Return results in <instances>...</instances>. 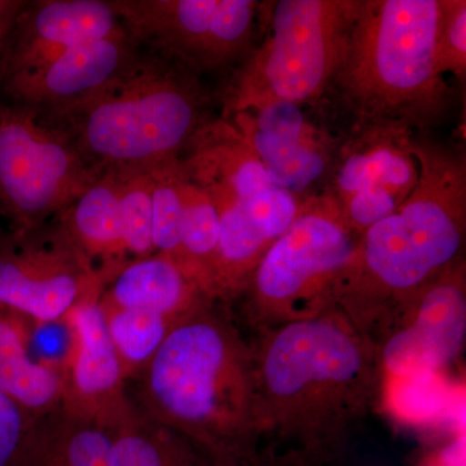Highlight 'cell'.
Returning <instances> with one entry per match:
<instances>
[{"instance_id": "obj_1", "label": "cell", "mask_w": 466, "mask_h": 466, "mask_svg": "<svg viewBox=\"0 0 466 466\" xmlns=\"http://www.w3.org/2000/svg\"><path fill=\"white\" fill-rule=\"evenodd\" d=\"M254 370L260 444L318 466L345 452L388 376L379 348L336 309L260 333Z\"/></svg>"}, {"instance_id": "obj_2", "label": "cell", "mask_w": 466, "mask_h": 466, "mask_svg": "<svg viewBox=\"0 0 466 466\" xmlns=\"http://www.w3.org/2000/svg\"><path fill=\"white\" fill-rule=\"evenodd\" d=\"M420 177L400 207L359 238L333 309L376 346L420 293L464 258L466 158L416 135Z\"/></svg>"}, {"instance_id": "obj_3", "label": "cell", "mask_w": 466, "mask_h": 466, "mask_svg": "<svg viewBox=\"0 0 466 466\" xmlns=\"http://www.w3.org/2000/svg\"><path fill=\"white\" fill-rule=\"evenodd\" d=\"M143 415L198 452L227 455L260 444L254 345L223 302L202 299L168 328L143 368Z\"/></svg>"}, {"instance_id": "obj_4", "label": "cell", "mask_w": 466, "mask_h": 466, "mask_svg": "<svg viewBox=\"0 0 466 466\" xmlns=\"http://www.w3.org/2000/svg\"><path fill=\"white\" fill-rule=\"evenodd\" d=\"M441 0H361L348 55L329 91L354 127L422 131L446 118L452 94L435 67Z\"/></svg>"}, {"instance_id": "obj_5", "label": "cell", "mask_w": 466, "mask_h": 466, "mask_svg": "<svg viewBox=\"0 0 466 466\" xmlns=\"http://www.w3.org/2000/svg\"><path fill=\"white\" fill-rule=\"evenodd\" d=\"M192 78L164 58L139 57L87 103L43 121L69 135L100 173L153 170L182 157L205 122L204 96Z\"/></svg>"}, {"instance_id": "obj_6", "label": "cell", "mask_w": 466, "mask_h": 466, "mask_svg": "<svg viewBox=\"0 0 466 466\" xmlns=\"http://www.w3.org/2000/svg\"><path fill=\"white\" fill-rule=\"evenodd\" d=\"M361 0L271 3L262 45L238 66L222 118L275 101L303 106L330 90L348 55Z\"/></svg>"}, {"instance_id": "obj_7", "label": "cell", "mask_w": 466, "mask_h": 466, "mask_svg": "<svg viewBox=\"0 0 466 466\" xmlns=\"http://www.w3.org/2000/svg\"><path fill=\"white\" fill-rule=\"evenodd\" d=\"M359 238L323 193L306 196L296 220L266 251L238 297L251 329L260 334L333 309Z\"/></svg>"}, {"instance_id": "obj_8", "label": "cell", "mask_w": 466, "mask_h": 466, "mask_svg": "<svg viewBox=\"0 0 466 466\" xmlns=\"http://www.w3.org/2000/svg\"><path fill=\"white\" fill-rule=\"evenodd\" d=\"M101 174L35 109L0 103V214L12 233L51 222Z\"/></svg>"}, {"instance_id": "obj_9", "label": "cell", "mask_w": 466, "mask_h": 466, "mask_svg": "<svg viewBox=\"0 0 466 466\" xmlns=\"http://www.w3.org/2000/svg\"><path fill=\"white\" fill-rule=\"evenodd\" d=\"M122 26L173 66L191 73L241 66L254 51L257 0H112Z\"/></svg>"}, {"instance_id": "obj_10", "label": "cell", "mask_w": 466, "mask_h": 466, "mask_svg": "<svg viewBox=\"0 0 466 466\" xmlns=\"http://www.w3.org/2000/svg\"><path fill=\"white\" fill-rule=\"evenodd\" d=\"M106 283L60 217L0 238V309L20 320L47 324L67 318Z\"/></svg>"}, {"instance_id": "obj_11", "label": "cell", "mask_w": 466, "mask_h": 466, "mask_svg": "<svg viewBox=\"0 0 466 466\" xmlns=\"http://www.w3.org/2000/svg\"><path fill=\"white\" fill-rule=\"evenodd\" d=\"M416 135L403 126H363L339 144L321 193L359 238L394 213L415 188Z\"/></svg>"}, {"instance_id": "obj_12", "label": "cell", "mask_w": 466, "mask_h": 466, "mask_svg": "<svg viewBox=\"0 0 466 466\" xmlns=\"http://www.w3.org/2000/svg\"><path fill=\"white\" fill-rule=\"evenodd\" d=\"M466 339L465 259L431 281L379 343L386 375L419 377L447 370Z\"/></svg>"}, {"instance_id": "obj_13", "label": "cell", "mask_w": 466, "mask_h": 466, "mask_svg": "<svg viewBox=\"0 0 466 466\" xmlns=\"http://www.w3.org/2000/svg\"><path fill=\"white\" fill-rule=\"evenodd\" d=\"M137 60V46L122 27L106 38L70 48L33 72L8 79L0 92L9 103L35 109L42 119L50 121L87 103Z\"/></svg>"}, {"instance_id": "obj_14", "label": "cell", "mask_w": 466, "mask_h": 466, "mask_svg": "<svg viewBox=\"0 0 466 466\" xmlns=\"http://www.w3.org/2000/svg\"><path fill=\"white\" fill-rule=\"evenodd\" d=\"M226 119L240 131L272 183L285 191L300 198L329 173L339 142L318 130L302 106L275 101Z\"/></svg>"}, {"instance_id": "obj_15", "label": "cell", "mask_w": 466, "mask_h": 466, "mask_svg": "<svg viewBox=\"0 0 466 466\" xmlns=\"http://www.w3.org/2000/svg\"><path fill=\"white\" fill-rule=\"evenodd\" d=\"M122 27L112 0L26 2L9 39L2 85L38 69L70 48L106 38Z\"/></svg>"}, {"instance_id": "obj_16", "label": "cell", "mask_w": 466, "mask_h": 466, "mask_svg": "<svg viewBox=\"0 0 466 466\" xmlns=\"http://www.w3.org/2000/svg\"><path fill=\"white\" fill-rule=\"evenodd\" d=\"M99 296L82 300L67 315L73 354L63 404L109 424L130 400L125 395L124 368L110 339Z\"/></svg>"}, {"instance_id": "obj_17", "label": "cell", "mask_w": 466, "mask_h": 466, "mask_svg": "<svg viewBox=\"0 0 466 466\" xmlns=\"http://www.w3.org/2000/svg\"><path fill=\"white\" fill-rule=\"evenodd\" d=\"M15 466H118L113 426L61 403L33 420Z\"/></svg>"}, {"instance_id": "obj_18", "label": "cell", "mask_w": 466, "mask_h": 466, "mask_svg": "<svg viewBox=\"0 0 466 466\" xmlns=\"http://www.w3.org/2000/svg\"><path fill=\"white\" fill-rule=\"evenodd\" d=\"M101 278L127 265L118 174L106 170L58 216Z\"/></svg>"}, {"instance_id": "obj_19", "label": "cell", "mask_w": 466, "mask_h": 466, "mask_svg": "<svg viewBox=\"0 0 466 466\" xmlns=\"http://www.w3.org/2000/svg\"><path fill=\"white\" fill-rule=\"evenodd\" d=\"M202 299L208 297L173 260L156 253L116 271L99 303L103 309H135L175 321Z\"/></svg>"}, {"instance_id": "obj_20", "label": "cell", "mask_w": 466, "mask_h": 466, "mask_svg": "<svg viewBox=\"0 0 466 466\" xmlns=\"http://www.w3.org/2000/svg\"><path fill=\"white\" fill-rule=\"evenodd\" d=\"M64 391L66 377L33 360L20 319L0 309V392L35 419L60 406Z\"/></svg>"}, {"instance_id": "obj_21", "label": "cell", "mask_w": 466, "mask_h": 466, "mask_svg": "<svg viewBox=\"0 0 466 466\" xmlns=\"http://www.w3.org/2000/svg\"><path fill=\"white\" fill-rule=\"evenodd\" d=\"M182 165V161H180ZM219 216L210 196L193 182L182 165L180 174L179 251L175 265L200 288L210 299L214 297Z\"/></svg>"}, {"instance_id": "obj_22", "label": "cell", "mask_w": 466, "mask_h": 466, "mask_svg": "<svg viewBox=\"0 0 466 466\" xmlns=\"http://www.w3.org/2000/svg\"><path fill=\"white\" fill-rule=\"evenodd\" d=\"M118 466H195L198 451L137 410L133 404L110 421Z\"/></svg>"}, {"instance_id": "obj_23", "label": "cell", "mask_w": 466, "mask_h": 466, "mask_svg": "<svg viewBox=\"0 0 466 466\" xmlns=\"http://www.w3.org/2000/svg\"><path fill=\"white\" fill-rule=\"evenodd\" d=\"M125 379L143 370L156 354L174 321L135 309H103Z\"/></svg>"}, {"instance_id": "obj_24", "label": "cell", "mask_w": 466, "mask_h": 466, "mask_svg": "<svg viewBox=\"0 0 466 466\" xmlns=\"http://www.w3.org/2000/svg\"><path fill=\"white\" fill-rule=\"evenodd\" d=\"M116 171L119 179L125 247L128 260L156 254L152 236L153 179L150 171Z\"/></svg>"}, {"instance_id": "obj_25", "label": "cell", "mask_w": 466, "mask_h": 466, "mask_svg": "<svg viewBox=\"0 0 466 466\" xmlns=\"http://www.w3.org/2000/svg\"><path fill=\"white\" fill-rule=\"evenodd\" d=\"M435 67L459 82L466 76V2L441 0L434 47Z\"/></svg>"}, {"instance_id": "obj_26", "label": "cell", "mask_w": 466, "mask_h": 466, "mask_svg": "<svg viewBox=\"0 0 466 466\" xmlns=\"http://www.w3.org/2000/svg\"><path fill=\"white\" fill-rule=\"evenodd\" d=\"M195 466H318L293 451L259 444L256 449L227 455L198 452Z\"/></svg>"}, {"instance_id": "obj_27", "label": "cell", "mask_w": 466, "mask_h": 466, "mask_svg": "<svg viewBox=\"0 0 466 466\" xmlns=\"http://www.w3.org/2000/svg\"><path fill=\"white\" fill-rule=\"evenodd\" d=\"M33 420L0 392V466H15Z\"/></svg>"}, {"instance_id": "obj_28", "label": "cell", "mask_w": 466, "mask_h": 466, "mask_svg": "<svg viewBox=\"0 0 466 466\" xmlns=\"http://www.w3.org/2000/svg\"><path fill=\"white\" fill-rule=\"evenodd\" d=\"M25 3L24 0H0V87L5 76V58L12 30Z\"/></svg>"}]
</instances>
